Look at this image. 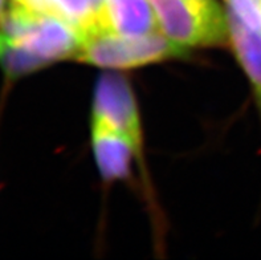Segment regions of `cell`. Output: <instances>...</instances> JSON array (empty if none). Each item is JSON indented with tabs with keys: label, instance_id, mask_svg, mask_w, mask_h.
Masks as SVG:
<instances>
[{
	"label": "cell",
	"instance_id": "obj_1",
	"mask_svg": "<svg viewBox=\"0 0 261 260\" xmlns=\"http://www.w3.org/2000/svg\"><path fill=\"white\" fill-rule=\"evenodd\" d=\"M185 55V46L159 32L145 36L126 37L102 30L83 35L76 57L79 61L101 68L129 69Z\"/></svg>",
	"mask_w": 261,
	"mask_h": 260
},
{
	"label": "cell",
	"instance_id": "obj_2",
	"mask_svg": "<svg viewBox=\"0 0 261 260\" xmlns=\"http://www.w3.org/2000/svg\"><path fill=\"white\" fill-rule=\"evenodd\" d=\"M159 30L179 45H222L228 20L215 0H150Z\"/></svg>",
	"mask_w": 261,
	"mask_h": 260
},
{
	"label": "cell",
	"instance_id": "obj_3",
	"mask_svg": "<svg viewBox=\"0 0 261 260\" xmlns=\"http://www.w3.org/2000/svg\"><path fill=\"white\" fill-rule=\"evenodd\" d=\"M93 119L101 120L123 134L129 135L141 154L142 130L138 110L132 88L125 77L109 73L98 80L94 93Z\"/></svg>",
	"mask_w": 261,
	"mask_h": 260
},
{
	"label": "cell",
	"instance_id": "obj_4",
	"mask_svg": "<svg viewBox=\"0 0 261 260\" xmlns=\"http://www.w3.org/2000/svg\"><path fill=\"white\" fill-rule=\"evenodd\" d=\"M92 145L97 165L105 181L127 177L133 154L141 155L129 135L97 119L92 120Z\"/></svg>",
	"mask_w": 261,
	"mask_h": 260
},
{
	"label": "cell",
	"instance_id": "obj_5",
	"mask_svg": "<svg viewBox=\"0 0 261 260\" xmlns=\"http://www.w3.org/2000/svg\"><path fill=\"white\" fill-rule=\"evenodd\" d=\"M98 30L126 37L161 31L150 0H103Z\"/></svg>",
	"mask_w": 261,
	"mask_h": 260
},
{
	"label": "cell",
	"instance_id": "obj_6",
	"mask_svg": "<svg viewBox=\"0 0 261 260\" xmlns=\"http://www.w3.org/2000/svg\"><path fill=\"white\" fill-rule=\"evenodd\" d=\"M232 46L245 72L248 73L261 108V31L245 26L232 12L227 13Z\"/></svg>",
	"mask_w": 261,
	"mask_h": 260
},
{
	"label": "cell",
	"instance_id": "obj_7",
	"mask_svg": "<svg viewBox=\"0 0 261 260\" xmlns=\"http://www.w3.org/2000/svg\"><path fill=\"white\" fill-rule=\"evenodd\" d=\"M48 13L56 15L85 33L99 28L103 0H46Z\"/></svg>",
	"mask_w": 261,
	"mask_h": 260
},
{
	"label": "cell",
	"instance_id": "obj_8",
	"mask_svg": "<svg viewBox=\"0 0 261 260\" xmlns=\"http://www.w3.org/2000/svg\"><path fill=\"white\" fill-rule=\"evenodd\" d=\"M0 64L8 77H19L48 65L35 53L0 36Z\"/></svg>",
	"mask_w": 261,
	"mask_h": 260
},
{
	"label": "cell",
	"instance_id": "obj_9",
	"mask_svg": "<svg viewBox=\"0 0 261 260\" xmlns=\"http://www.w3.org/2000/svg\"><path fill=\"white\" fill-rule=\"evenodd\" d=\"M229 12L245 26L261 31V6L255 0H227Z\"/></svg>",
	"mask_w": 261,
	"mask_h": 260
},
{
	"label": "cell",
	"instance_id": "obj_10",
	"mask_svg": "<svg viewBox=\"0 0 261 260\" xmlns=\"http://www.w3.org/2000/svg\"><path fill=\"white\" fill-rule=\"evenodd\" d=\"M4 12H6V8H4V0H0V20L3 17Z\"/></svg>",
	"mask_w": 261,
	"mask_h": 260
},
{
	"label": "cell",
	"instance_id": "obj_11",
	"mask_svg": "<svg viewBox=\"0 0 261 260\" xmlns=\"http://www.w3.org/2000/svg\"><path fill=\"white\" fill-rule=\"evenodd\" d=\"M255 2H256V3L260 4V6H261V0H255Z\"/></svg>",
	"mask_w": 261,
	"mask_h": 260
}]
</instances>
